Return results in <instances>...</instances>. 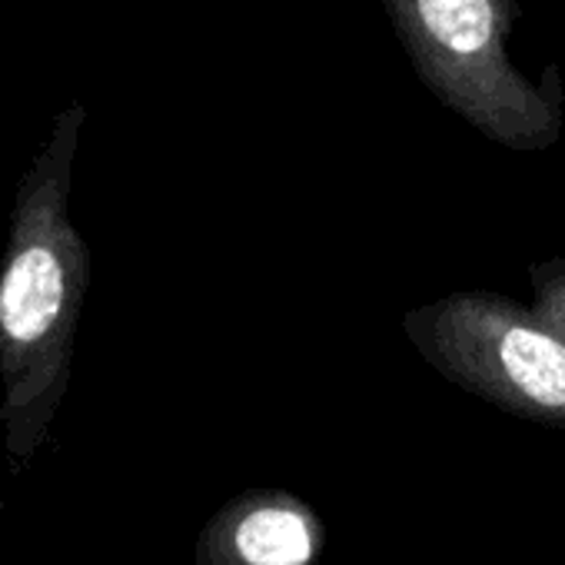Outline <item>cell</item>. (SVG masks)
I'll return each mask as SVG.
<instances>
[{
    "label": "cell",
    "mask_w": 565,
    "mask_h": 565,
    "mask_svg": "<svg viewBox=\"0 0 565 565\" xmlns=\"http://www.w3.org/2000/svg\"><path fill=\"white\" fill-rule=\"evenodd\" d=\"M383 8L419 81L452 114L509 150L558 140V100L509 61L512 0H383Z\"/></svg>",
    "instance_id": "6da1fadb"
},
{
    "label": "cell",
    "mask_w": 565,
    "mask_h": 565,
    "mask_svg": "<svg viewBox=\"0 0 565 565\" xmlns=\"http://www.w3.org/2000/svg\"><path fill=\"white\" fill-rule=\"evenodd\" d=\"M419 353L452 383L525 419L565 426V340L492 294H459L406 317Z\"/></svg>",
    "instance_id": "7a4b0ae2"
},
{
    "label": "cell",
    "mask_w": 565,
    "mask_h": 565,
    "mask_svg": "<svg viewBox=\"0 0 565 565\" xmlns=\"http://www.w3.org/2000/svg\"><path fill=\"white\" fill-rule=\"evenodd\" d=\"M317 552L320 522L282 495L233 509L216 532V565H313Z\"/></svg>",
    "instance_id": "3957f363"
},
{
    "label": "cell",
    "mask_w": 565,
    "mask_h": 565,
    "mask_svg": "<svg viewBox=\"0 0 565 565\" xmlns=\"http://www.w3.org/2000/svg\"><path fill=\"white\" fill-rule=\"evenodd\" d=\"M535 287H539V310L535 317L565 340V266H545L535 273Z\"/></svg>",
    "instance_id": "277c9868"
}]
</instances>
